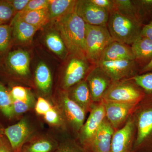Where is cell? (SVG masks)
Listing matches in <instances>:
<instances>
[{"label": "cell", "instance_id": "6da1fadb", "mask_svg": "<svg viewBox=\"0 0 152 152\" xmlns=\"http://www.w3.org/2000/svg\"><path fill=\"white\" fill-rule=\"evenodd\" d=\"M55 22L57 31L62 38L69 54L86 57V23L76 13L75 7L65 15L55 20Z\"/></svg>", "mask_w": 152, "mask_h": 152}, {"label": "cell", "instance_id": "7a4b0ae2", "mask_svg": "<svg viewBox=\"0 0 152 152\" xmlns=\"http://www.w3.org/2000/svg\"><path fill=\"white\" fill-rule=\"evenodd\" d=\"M132 115L136 126L134 152H152V94L145 96Z\"/></svg>", "mask_w": 152, "mask_h": 152}, {"label": "cell", "instance_id": "3957f363", "mask_svg": "<svg viewBox=\"0 0 152 152\" xmlns=\"http://www.w3.org/2000/svg\"><path fill=\"white\" fill-rule=\"evenodd\" d=\"M142 25L116 12L110 13L107 27L114 41L131 45L140 37Z\"/></svg>", "mask_w": 152, "mask_h": 152}, {"label": "cell", "instance_id": "277c9868", "mask_svg": "<svg viewBox=\"0 0 152 152\" xmlns=\"http://www.w3.org/2000/svg\"><path fill=\"white\" fill-rule=\"evenodd\" d=\"M113 41L107 26L86 24V57L93 65L98 64L104 50Z\"/></svg>", "mask_w": 152, "mask_h": 152}, {"label": "cell", "instance_id": "5b68a950", "mask_svg": "<svg viewBox=\"0 0 152 152\" xmlns=\"http://www.w3.org/2000/svg\"><path fill=\"white\" fill-rule=\"evenodd\" d=\"M145 96L144 91L132 79H128L113 83L102 100L139 104Z\"/></svg>", "mask_w": 152, "mask_h": 152}, {"label": "cell", "instance_id": "8992f818", "mask_svg": "<svg viewBox=\"0 0 152 152\" xmlns=\"http://www.w3.org/2000/svg\"><path fill=\"white\" fill-rule=\"evenodd\" d=\"M58 109L66 127L78 135L86 121L87 113L70 99L67 91L63 90L58 98Z\"/></svg>", "mask_w": 152, "mask_h": 152}, {"label": "cell", "instance_id": "52a82bcc", "mask_svg": "<svg viewBox=\"0 0 152 152\" xmlns=\"http://www.w3.org/2000/svg\"><path fill=\"white\" fill-rule=\"evenodd\" d=\"M63 73L62 88L68 91L71 87L86 79L94 65L86 57L69 54Z\"/></svg>", "mask_w": 152, "mask_h": 152}, {"label": "cell", "instance_id": "ba28073f", "mask_svg": "<svg viewBox=\"0 0 152 152\" xmlns=\"http://www.w3.org/2000/svg\"><path fill=\"white\" fill-rule=\"evenodd\" d=\"M89 113L88 119L79 131L77 140L87 151L99 128L106 118L102 102L94 104Z\"/></svg>", "mask_w": 152, "mask_h": 152}, {"label": "cell", "instance_id": "9c48e42d", "mask_svg": "<svg viewBox=\"0 0 152 152\" xmlns=\"http://www.w3.org/2000/svg\"><path fill=\"white\" fill-rule=\"evenodd\" d=\"M97 65L104 71L113 83L131 78L139 75L140 70L135 60L101 61Z\"/></svg>", "mask_w": 152, "mask_h": 152}, {"label": "cell", "instance_id": "30bf717a", "mask_svg": "<svg viewBox=\"0 0 152 152\" xmlns=\"http://www.w3.org/2000/svg\"><path fill=\"white\" fill-rule=\"evenodd\" d=\"M107 121L115 131L124 126L139 104L102 100Z\"/></svg>", "mask_w": 152, "mask_h": 152}, {"label": "cell", "instance_id": "8fae6325", "mask_svg": "<svg viewBox=\"0 0 152 152\" xmlns=\"http://www.w3.org/2000/svg\"><path fill=\"white\" fill-rule=\"evenodd\" d=\"M94 103L101 102L113 82L99 65L93 66L86 78Z\"/></svg>", "mask_w": 152, "mask_h": 152}, {"label": "cell", "instance_id": "7c38bea8", "mask_svg": "<svg viewBox=\"0 0 152 152\" xmlns=\"http://www.w3.org/2000/svg\"><path fill=\"white\" fill-rule=\"evenodd\" d=\"M135 136V124L132 115L124 126L115 131L110 152H134Z\"/></svg>", "mask_w": 152, "mask_h": 152}, {"label": "cell", "instance_id": "4fadbf2b", "mask_svg": "<svg viewBox=\"0 0 152 152\" xmlns=\"http://www.w3.org/2000/svg\"><path fill=\"white\" fill-rule=\"evenodd\" d=\"M76 13L86 24L107 26L110 13L94 4L91 0H78L76 3Z\"/></svg>", "mask_w": 152, "mask_h": 152}, {"label": "cell", "instance_id": "5bb4252c", "mask_svg": "<svg viewBox=\"0 0 152 152\" xmlns=\"http://www.w3.org/2000/svg\"><path fill=\"white\" fill-rule=\"evenodd\" d=\"M4 133L13 151L20 152L23 146L31 139L32 131L28 121L23 118L6 128Z\"/></svg>", "mask_w": 152, "mask_h": 152}, {"label": "cell", "instance_id": "9a60e30c", "mask_svg": "<svg viewBox=\"0 0 152 152\" xmlns=\"http://www.w3.org/2000/svg\"><path fill=\"white\" fill-rule=\"evenodd\" d=\"M30 61V54L27 51L16 50L9 53L6 59V66L11 73L24 78L29 76Z\"/></svg>", "mask_w": 152, "mask_h": 152}, {"label": "cell", "instance_id": "2e32d148", "mask_svg": "<svg viewBox=\"0 0 152 152\" xmlns=\"http://www.w3.org/2000/svg\"><path fill=\"white\" fill-rule=\"evenodd\" d=\"M112 125L105 119L88 148V152H110L113 136L115 132Z\"/></svg>", "mask_w": 152, "mask_h": 152}, {"label": "cell", "instance_id": "e0dca14e", "mask_svg": "<svg viewBox=\"0 0 152 152\" xmlns=\"http://www.w3.org/2000/svg\"><path fill=\"white\" fill-rule=\"evenodd\" d=\"M67 92L71 99L83 109L87 113H89L95 103L92 99L86 79L71 87Z\"/></svg>", "mask_w": 152, "mask_h": 152}, {"label": "cell", "instance_id": "ac0fdd59", "mask_svg": "<svg viewBox=\"0 0 152 152\" xmlns=\"http://www.w3.org/2000/svg\"><path fill=\"white\" fill-rule=\"evenodd\" d=\"M12 37L19 45H27L32 42L37 28L20 19L13 18L11 21Z\"/></svg>", "mask_w": 152, "mask_h": 152}, {"label": "cell", "instance_id": "d6986e66", "mask_svg": "<svg viewBox=\"0 0 152 152\" xmlns=\"http://www.w3.org/2000/svg\"><path fill=\"white\" fill-rule=\"evenodd\" d=\"M131 47L135 61L140 70L148 64L152 59V41L140 37Z\"/></svg>", "mask_w": 152, "mask_h": 152}, {"label": "cell", "instance_id": "ffe728a7", "mask_svg": "<svg viewBox=\"0 0 152 152\" xmlns=\"http://www.w3.org/2000/svg\"><path fill=\"white\" fill-rule=\"evenodd\" d=\"M124 59L134 60L130 46L114 41L104 50L100 61Z\"/></svg>", "mask_w": 152, "mask_h": 152}, {"label": "cell", "instance_id": "44dd1931", "mask_svg": "<svg viewBox=\"0 0 152 152\" xmlns=\"http://www.w3.org/2000/svg\"><path fill=\"white\" fill-rule=\"evenodd\" d=\"M58 145L54 139L41 136L30 139L23 146L20 152H55Z\"/></svg>", "mask_w": 152, "mask_h": 152}, {"label": "cell", "instance_id": "7402d4cb", "mask_svg": "<svg viewBox=\"0 0 152 152\" xmlns=\"http://www.w3.org/2000/svg\"><path fill=\"white\" fill-rule=\"evenodd\" d=\"M14 18L20 19L40 29L50 22L47 8L26 12H18Z\"/></svg>", "mask_w": 152, "mask_h": 152}, {"label": "cell", "instance_id": "603a6c76", "mask_svg": "<svg viewBox=\"0 0 152 152\" xmlns=\"http://www.w3.org/2000/svg\"><path fill=\"white\" fill-rule=\"evenodd\" d=\"M35 80L37 86L40 92L48 94L51 90L52 76L48 65L43 62L38 64L35 73Z\"/></svg>", "mask_w": 152, "mask_h": 152}, {"label": "cell", "instance_id": "cb8c5ba5", "mask_svg": "<svg viewBox=\"0 0 152 152\" xmlns=\"http://www.w3.org/2000/svg\"><path fill=\"white\" fill-rule=\"evenodd\" d=\"M45 43L47 47L60 58L65 59L69 53L62 38L58 31L52 30L46 34Z\"/></svg>", "mask_w": 152, "mask_h": 152}, {"label": "cell", "instance_id": "d4e9b609", "mask_svg": "<svg viewBox=\"0 0 152 152\" xmlns=\"http://www.w3.org/2000/svg\"><path fill=\"white\" fill-rule=\"evenodd\" d=\"M76 0H50L48 10L50 21L63 17L75 7Z\"/></svg>", "mask_w": 152, "mask_h": 152}, {"label": "cell", "instance_id": "484cf974", "mask_svg": "<svg viewBox=\"0 0 152 152\" xmlns=\"http://www.w3.org/2000/svg\"><path fill=\"white\" fill-rule=\"evenodd\" d=\"M140 23L143 26L152 21V0H132Z\"/></svg>", "mask_w": 152, "mask_h": 152}, {"label": "cell", "instance_id": "4316f807", "mask_svg": "<svg viewBox=\"0 0 152 152\" xmlns=\"http://www.w3.org/2000/svg\"><path fill=\"white\" fill-rule=\"evenodd\" d=\"M0 110L6 117L11 118L14 116L13 100L6 87L0 82Z\"/></svg>", "mask_w": 152, "mask_h": 152}, {"label": "cell", "instance_id": "83f0119b", "mask_svg": "<svg viewBox=\"0 0 152 152\" xmlns=\"http://www.w3.org/2000/svg\"><path fill=\"white\" fill-rule=\"evenodd\" d=\"M113 1L115 12L139 22L135 7L133 2L132 0Z\"/></svg>", "mask_w": 152, "mask_h": 152}, {"label": "cell", "instance_id": "f1b7e54d", "mask_svg": "<svg viewBox=\"0 0 152 152\" xmlns=\"http://www.w3.org/2000/svg\"><path fill=\"white\" fill-rule=\"evenodd\" d=\"M130 79L144 91L145 96L152 94V72L137 75Z\"/></svg>", "mask_w": 152, "mask_h": 152}, {"label": "cell", "instance_id": "f546056e", "mask_svg": "<svg viewBox=\"0 0 152 152\" xmlns=\"http://www.w3.org/2000/svg\"><path fill=\"white\" fill-rule=\"evenodd\" d=\"M16 13L8 0H0V25L7 24L12 21Z\"/></svg>", "mask_w": 152, "mask_h": 152}, {"label": "cell", "instance_id": "4dcf8cb0", "mask_svg": "<svg viewBox=\"0 0 152 152\" xmlns=\"http://www.w3.org/2000/svg\"><path fill=\"white\" fill-rule=\"evenodd\" d=\"M55 152H88L79 143L77 140L68 139L59 143Z\"/></svg>", "mask_w": 152, "mask_h": 152}, {"label": "cell", "instance_id": "1f68e13d", "mask_svg": "<svg viewBox=\"0 0 152 152\" xmlns=\"http://www.w3.org/2000/svg\"><path fill=\"white\" fill-rule=\"evenodd\" d=\"M12 37L10 25H0V52H4L9 48Z\"/></svg>", "mask_w": 152, "mask_h": 152}, {"label": "cell", "instance_id": "d6a6232c", "mask_svg": "<svg viewBox=\"0 0 152 152\" xmlns=\"http://www.w3.org/2000/svg\"><path fill=\"white\" fill-rule=\"evenodd\" d=\"M44 116L46 121L51 126L66 127L60 112L54 107L47 112Z\"/></svg>", "mask_w": 152, "mask_h": 152}, {"label": "cell", "instance_id": "836d02e7", "mask_svg": "<svg viewBox=\"0 0 152 152\" xmlns=\"http://www.w3.org/2000/svg\"><path fill=\"white\" fill-rule=\"evenodd\" d=\"M10 94L12 100L26 102L34 97L30 90L20 86H16L12 89Z\"/></svg>", "mask_w": 152, "mask_h": 152}, {"label": "cell", "instance_id": "e575fe53", "mask_svg": "<svg viewBox=\"0 0 152 152\" xmlns=\"http://www.w3.org/2000/svg\"><path fill=\"white\" fill-rule=\"evenodd\" d=\"M36 103L34 97L26 102L13 100L14 116L15 115H21L29 110L34 107H35Z\"/></svg>", "mask_w": 152, "mask_h": 152}, {"label": "cell", "instance_id": "d590c367", "mask_svg": "<svg viewBox=\"0 0 152 152\" xmlns=\"http://www.w3.org/2000/svg\"><path fill=\"white\" fill-rule=\"evenodd\" d=\"M49 3L50 0H30L25 8L19 12H26L47 8Z\"/></svg>", "mask_w": 152, "mask_h": 152}, {"label": "cell", "instance_id": "8d00e7d4", "mask_svg": "<svg viewBox=\"0 0 152 152\" xmlns=\"http://www.w3.org/2000/svg\"><path fill=\"white\" fill-rule=\"evenodd\" d=\"M53 107L48 101L44 98L39 97L36 102L35 110L39 115H44Z\"/></svg>", "mask_w": 152, "mask_h": 152}, {"label": "cell", "instance_id": "74e56055", "mask_svg": "<svg viewBox=\"0 0 152 152\" xmlns=\"http://www.w3.org/2000/svg\"><path fill=\"white\" fill-rule=\"evenodd\" d=\"M95 5L108 12L109 13L115 11L113 0H91Z\"/></svg>", "mask_w": 152, "mask_h": 152}, {"label": "cell", "instance_id": "f35d334b", "mask_svg": "<svg viewBox=\"0 0 152 152\" xmlns=\"http://www.w3.org/2000/svg\"><path fill=\"white\" fill-rule=\"evenodd\" d=\"M16 13L21 12L26 7L30 0H8Z\"/></svg>", "mask_w": 152, "mask_h": 152}, {"label": "cell", "instance_id": "ab89813d", "mask_svg": "<svg viewBox=\"0 0 152 152\" xmlns=\"http://www.w3.org/2000/svg\"><path fill=\"white\" fill-rule=\"evenodd\" d=\"M140 36L152 41V21L142 26Z\"/></svg>", "mask_w": 152, "mask_h": 152}, {"label": "cell", "instance_id": "60d3db41", "mask_svg": "<svg viewBox=\"0 0 152 152\" xmlns=\"http://www.w3.org/2000/svg\"><path fill=\"white\" fill-rule=\"evenodd\" d=\"M0 152H14L8 140L3 137L0 138Z\"/></svg>", "mask_w": 152, "mask_h": 152}, {"label": "cell", "instance_id": "b9f144b4", "mask_svg": "<svg viewBox=\"0 0 152 152\" xmlns=\"http://www.w3.org/2000/svg\"><path fill=\"white\" fill-rule=\"evenodd\" d=\"M149 72H152V59L148 64L140 70L139 75Z\"/></svg>", "mask_w": 152, "mask_h": 152}, {"label": "cell", "instance_id": "7bdbcfd3", "mask_svg": "<svg viewBox=\"0 0 152 152\" xmlns=\"http://www.w3.org/2000/svg\"><path fill=\"white\" fill-rule=\"evenodd\" d=\"M2 137V136L1 135V134H0V138H1V137Z\"/></svg>", "mask_w": 152, "mask_h": 152}]
</instances>
